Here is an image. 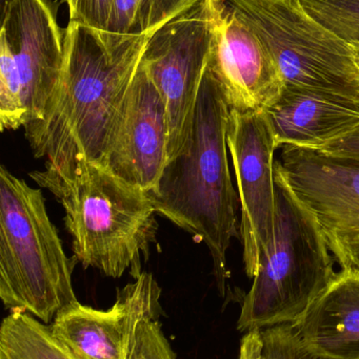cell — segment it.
<instances>
[{"instance_id": "30bf717a", "label": "cell", "mask_w": 359, "mask_h": 359, "mask_svg": "<svg viewBox=\"0 0 359 359\" xmlns=\"http://www.w3.org/2000/svg\"><path fill=\"white\" fill-rule=\"evenodd\" d=\"M228 149L240 205V232L244 271L254 278L273 236L276 219L275 138L263 113L230 109Z\"/></svg>"}, {"instance_id": "ac0fdd59", "label": "cell", "mask_w": 359, "mask_h": 359, "mask_svg": "<svg viewBox=\"0 0 359 359\" xmlns=\"http://www.w3.org/2000/svg\"><path fill=\"white\" fill-rule=\"evenodd\" d=\"M308 14L347 43L359 44V0H301Z\"/></svg>"}, {"instance_id": "4fadbf2b", "label": "cell", "mask_w": 359, "mask_h": 359, "mask_svg": "<svg viewBox=\"0 0 359 359\" xmlns=\"http://www.w3.org/2000/svg\"><path fill=\"white\" fill-rule=\"evenodd\" d=\"M162 290L152 274L143 272L118 291L107 310L79 302L65 308L50 325L53 334L84 359H126L129 345L141 320L158 318Z\"/></svg>"}, {"instance_id": "8fae6325", "label": "cell", "mask_w": 359, "mask_h": 359, "mask_svg": "<svg viewBox=\"0 0 359 359\" xmlns=\"http://www.w3.org/2000/svg\"><path fill=\"white\" fill-rule=\"evenodd\" d=\"M168 162L166 105L143 59L95 165L150 192Z\"/></svg>"}, {"instance_id": "ba28073f", "label": "cell", "mask_w": 359, "mask_h": 359, "mask_svg": "<svg viewBox=\"0 0 359 359\" xmlns=\"http://www.w3.org/2000/svg\"><path fill=\"white\" fill-rule=\"evenodd\" d=\"M221 0H200L150 38L143 62L167 111L168 161L187 143L208 69Z\"/></svg>"}, {"instance_id": "6da1fadb", "label": "cell", "mask_w": 359, "mask_h": 359, "mask_svg": "<svg viewBox=\"0 0 359 359\" xmlns=\"http://www.w3.org/2000/svg\"><path fill=\"white\" fill-rule=\"evenodd\" d=\"M154 33L109 42L86 25L63 31V62L54 94L25 138L44 170L30 177L44 188L82 163H98L145 46Z\"/></svg>"}, {"instance_id": "7a4b0ae2", "label": "cell", "mask_w": 359, "mask_h": 359, "mask_svg": "<svg viewBox=\"0 0 359 359\" xmlns=\"http://www.w3.org/2000/svg\"><path fill=\"white\" fill-rule=\"evenodd\" d=\"M229 115V107L207 69L189 139L181 153L167 162L157 186L149 192L158 215L208 247L221 297L227 293L230 278L227 252L232 240L240 238V198L228 160Z\"/></svg>"}, {"instance_id": "d6986e66", "label": "cell", "mask_w": 359, "mask_h": 359, "mask_svg": "<svg viewBox=\"0 0 359 359\" xmlns=\"http://www.w3.org/2000/svg\"><path fill=\"white\" fill-rule=\"evenodd\" d=\"M265 359H329L312 351L292 324L261 330Z\"/></svg>"}, {"instance_id": "9a60e30c", "label": "cell", "mask_w": 359, "mask_h": 359, "mask_svg": "<svg viewBox=\"0 0 359 359\" xmlns=\"http://www.w3.org/2000/svg\"><path fill=\"white\" fill-rule=\"evenodd\" d=\"M293 326L318 355L359 359V270L341 268Z\"/></svg>"}, {"instance_id": "52a82bcc", "label": "cell", "mask_w": 359, "mask_h": 359, "mask_svg": "<svg viewBox=\"0 0 359 359\" xmlns=\"http://www.w3.org/2000/svg\"><path fill=\"white\" fill-rule=\"evenodd\" d=\"M63 62V33L46 0H1L0 128L39 121Z\"/></svg>"}, {"instance_id": "44dd1931", "label": "cell", "mask_w": 359, "mask_h": 359, "mask_svg": "<svg viewBox=\"0 0 359 359\" xmlns=\"http://www.w3.org/2000/svg\"><path fill=\"white\" fill-rule=\"evenodd\" d=\"M69 8L70 21L107 35L114 0H61Z\"/></svg>"}, {"instance_id": "ffe728a7", "label": "cell", "mask_w": 359, "mask_h": 359, "mask_svg": "<svg viewBox=\"0 0 359 359\" xmlns=\"http://www.w3.org/2000/svg\"><path fill=\"white\" fill-rule=\"evenodd\" d=\"M157 318L141 320L126 352V359H176Z\"/></svg>"}, {"instance_id": "9c48e42d", "label": "cell", "mask_w": 359, "mask_h": 359, "mask_svg": "<svg viewBox=\"0 0 359 359\" xmlns=\"http://www.w3.org/2000/svg\"><path fill=\"white\" fill-rule=\"evenodd\" d=\"M275 168L313 212L341 268L359 270V160L284 147Z\"/></svg>"}, {"instance_id": "277c9868", "label": "cell", "mask_w": 359, "mask_h": 359, "mask_svg": "<svg viewBox=\"0 0 359 359\" xmlns=\"http://www.w3.org/2000/svg\"><path fill=\"white\" fill-rule=\"evenodd\" d=\"M67 257L48 217L44 194L0 168V297L11 312L51 325L77 303Z\"/></svg>"}, {"instance_id": "5b68a950", "label": "cell", "mask_w": 359, "mask_h": 359, "mask_svg": "<svg viewBox=\"0 0 359 359\" xmlns=\"http://www.w3.org/2000/svg\"><path fill=\"white\" fill-rule=\"evenodd\" d=\"M275 184L273 236L242 302L240 332L295 324L337 276L318 219L276 168Z\"/></svg>"}, {"instance_id": "2e32d148", "label": "cell", "mask_w": 359, "mask_h": 359, "mask_svg": "<svg viewBox=\"0 0 359 359\" xmlns=\"http://www.w3.org/2000/svg\"><path fill=\"white\" fill-rule=\"evenodd\" d=\"M0 359H84L59 341L50 325L11 312L0 329Z\"/></svg>"}, {"instance_id": "3957f363", "label": "cell", "mask_w": 359, "mask_h": 359, "mask_svg": "<svg viewBox=\"0 0 359 359\" xmlns=\"http://www.w3.org/2000/svg\"><path fill=\"white\" fill-rule=\"evenodd\" d=\"M63 205L73 257L84 268L109 278L143 273L158 223L149 192L126 183L93 163L76 166L65 178L46 184Z\"/></svg>"}, {"instance_id": "603a6c76", "label": "cell", "mask_w": 359, "mask_h": 359, "mask_svg": "<svg viewBox=\"0 0 359 359\" xmlns=\"http://www.w3.org/2000/svg\"><path fill=\"white\" fill-rule=\"evenodd\" d=\"M238 359H265L261 331H250L242 337Z\"/></svg>"}, {"instance_id": "e0dca14e", "label": "cell", "mask_w": 359, "mask_h": 359, "mask_svg": "<svg viewBox=\"0 0 359 359\" xmlns=\"http://www.w3.org/2000/svg\"><path fill=\"white\" fill-rule=\"evenodd\" d=\"M200 0H114L105 37L119 40L155 33Z\"/></svg>"}, {"instance_id": "5bb4252c", "label": "cell", "mask_w": 359, "mask_h": 359, "mask_svg": "<svg viewBox=\"0 0 359 359\" xmlns=\"http://www.w3.org/2000/svg\"><path fill=\"white\" fill-rule=\"evenodd\" d=\"M263 114L278 149H320L359 126V102L285 86Z\"/></svg>"}, {"instance_id": "7c38bea8", "label": "cell", "mask_w": 359, "mask_h": 359, "mask_svg": "<svg viewBox=\"0 0 359 359\" xmlns=\"http://www.w3.org/2000/svg\"><path fill=\"white\" fill-rule=\"evenodd\" d=\"M208 69L232 111L263 113L284 90L269 50L228 0H221Z\"/></svg>"}, {"instance_id": "8992f818", "label": "cell", "mask_w": 359, "mask_h": 359, "mask_svg": "<svg viewBox=\"0 0 359 359\" xmlns=\"http://www.w3.org/2000/svg\"><path fill=\"white\" fill-rule=\"evenodd\" d=\"M271 54L285 88L359 102L351 46L312 18L301 0H228Z\"/></svg>"}, {"instance_id": "7402d4cb", "label": "cell", "mask_w": 359, "mask_h": 359, "mask_svg": "<svg viewBox=\"0 0 359 359\" xmlns=\"http://www.w3.org/2000/svg\"><path fill=\"white\" fill-rule=\"evenodd\" d=\"M316 151L331 157L359 160V126L345 136L329 142Z\"/></svg>"}, {"instance_id": "cb8c5ba5", "label": "cell", "mask_w": 359, "mask_h": 359, "mask_svg": "<svg viewBox=\"0 0 359 359\" xmlns=\"http://www.w3.org/2000/svg\"><path fill=\"white\" fill-rule=\"evenodd\" d=\"M351 46L352 50H353L354 56H355L356 62H358L359 67V44L358 43H349Z\"/></svg>"}]
</instances>
